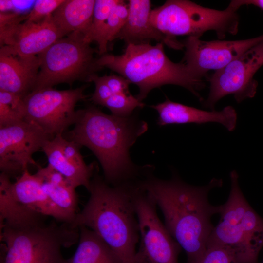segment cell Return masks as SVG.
<instances>
[{
  "label": "cell",
  "mask_w": 263,
  "mask_h": 263,
  "mask_svg": "<svg viewBox=\"0 0 263 263\" xmlns=\"http://www.w3.org/2000/svg\"><path fill=\"white\" fill-rule=\"evenodd\" d=\"M222 179L213 178L207 185L197 187L183 182L174 174L168 180L155 177L151 172L140 182L141 187L161 210L165 226L187 256L188 263H194L207 248L214 226L212 216L219 213L220 206L208 200L214 188L221 187Z\"/></svg>",
  "instance_id": "obj_1"
},
{
  "label": "cell",
  "mask_w": 263,
  "mask_h": 263,
  "mask_svg": "<svg viewBox=\"0 0 263 263\" xmlns=\"http://www.w3.org/2000/svg\"><path fill=\"white\" fill-rule=\"evenodd\" d=\"M148 128V124L135 115L118 117L90 106L78 110L69 140L89 148L102 167L105 181L117 186L139 180L150 169V166H136L129 154Z\"/></svg>",
  "instance_id": "obj_2"
},
{
  "label": "cell",
  "mask_w": 263,
  "mask_h": 263,
  "mask_svg": "<svg viewBox=\"0 0 263 263\" xmlns=\"http://www.w3.org/2000/svg\"><path fill=\"white\" fill-rule=\"evenodd\" d=\"M139 182L112 186L99 174L97 167L91 180L90 197L71 224L95 232L122 263H136L140 234L135 200Z\"/></svg>",
  "instance_id": "obj_3"
},
{
  "label": "cell",
  "mask_w": 263,
  "mask_h": 263,
  "mask_svg": "<svg viewBox=\"0 0 263 263\" xmlns=\"http://www.w3.org/2000/svg\"><path fill=\"white\" fill-rule=\"evenodd\" d=\"M97 63L137 85L139 93L136 97L141 101L152 89L167 84L183 87L200 101L204 100L199 91L204 87V83L193 77L184 63L171 61L162 42L154 45L150 43L128 44L122 54H104L98 58Z\"/></svg>",
  "instance_id": "obj_4"
},
{
  "label": "cell",
  "mask_w": 263,
  "mask_h": 263,
  "mask_svg": "<svg viewBox=\"0 0 263 263\" xmlns=\"http://www.w3.org/2000/svg\"><path fill=\"white\" fill-rule=\"evenodd\" d=\"M231 189L226 202L221 205L219 223L214 226L207 246L227 250L236 263H257L263 246V219L244 197L235 170L230 173Z\"/></svg>",
  "instance_id": "obj_5"
},
{
  "label": "cell",
  "mask_w": 263,
  "mask_h": 263,
  "mask_svg": "<svg viewBox=\"0 0 263 263\" xmlns=\"http://www.w3.org/2000/svg\"><path fill=\"white\" fill-rule=\"evenodd\" d=\"M78 239L79 228L66 223L4 226L0 228V241L6 247L3 263H66L62 248L72 246Z\"/></svg>",
  "instance_id": "obj_6"
},
{
  "label": "cell",
  "mask_w": 263,
  "mask_h": 263,
  "mask_svg": "<svg viewBox=\"0 0 263 263\" xmlns=\"http://www.w3.org/2000/svg\"><path fill=\"white\" fill-rule=\"evenodd\" d=\"M238 9L231 2L226 9L219 10L190 0H168L151 10L150 20L156 29L171 37L186 35L200 38L205 32L213 30L222 39L228 34L237 33Z\"/></svg>",
  "instance_id": "obj_7"
},
{
  "label": "cell",
  "mask_w": 263,
  "mask_h": 263,
  "mask_svg": "<svg viewBox=\"0 0 263 263\" xmlns=\"http://www.w3.org/2000/svg\"><path fill=\"white\" fill-rule=\"evenodd\" d=\"M85 35L73 32L58 39L38 55L39 70L32 91L74 82H89L102 68L94 57L95 49L85 40Z\"/></svg>",
  "instance_id": "obj_8"
},
{
  "label": "cell",
  "mask_w": 263,
  "mask_h": 263,
  "mask_svg": "<svg viewBox=\"0 0 263 263\" xmlns=\"http://www.w3.org/2000/svg\"><path fill=\"white\" fill-rule=\"evenodd\" d=\"M87 85L66 90L47 88L30 92L24 98L25 119L39 126L51 138L75 123L78 110L75 107L87 96Z\"/></svg>",
  "instance_id": "obj_9"
},
{
  "label": "cell",
  "mask_w": 263,
  "mask_h": 263,
  "mask_svg": "<svg viewBox=\"0 0 263 263\" xmlns=\"http://www.w3.org/2000/svg\"><path fill=\"white\" fill-rule=\"evenodd\" d=\"M135 206L140 234L136 263H178L182 248L158 216L155 202L141 186Z\"/></svg>",
  "instance_id": "obj_10"
},
{
  "label": "cell",
  "mask_w": 263,
  "mask_h": 263,
  "mask_svg": "<svg viewBox=\"0 0 263 263\" xmlns=\"http://www.w3.org/2000/svg\"><path fill=\"white\" fill-rule=\"evenodd\" d=\"M263 65V41L252 47L209 78L210 91L204 106L214 110L216 103L228 94H233L238 103L255 95L258 82L254 78Z\"/></svg>",
  "instance_id": "obj_11"
},
{
  "label": "cell",
  "mask_w": 263,
  "mask_h": 263,
  "mask_svg": "<svg viewBox=\"0 0 263 263\" xmlns=\"http://www.w3.org/2000/svg\"><path fill=\"white\" fill-rule=\"evenodd\" d=\"M51 139L39 126L26 119L0 128L1 173L17 178L30 165L38 167L33 155Z\"/></svg>",
  "instance_id": "obj_12"
},
{
  "label": "cell",
  "mask_w": 263,
  "mask_h": 263,
  "mask_svg": "<svg viewBox=\"0 0 263 263\" xmlns=\"http://www.w3.org/2000/svg\"><path fill=\"white\" fill-rule=\"evenodd\" d=\"M263 41V34L238 40L204 41L188 37L183 42L185 53L182 61L195 78L203 81L207 73L219 70Z\"/></svg>",
  "instance_id": "obj_13"
},
{
  "label": "cell",
  "mask_w": 263,
  "mask_h": 263,
  "mask_svg": "<svg viewBox=\"0 0 263 263\" xmlns=\"http://www.w3.org/2000/svg\"><path fill=\"white\" fill-rule=\"evenodd\" d=\"M64 37L51 15L39 22L24 21L0 32V43L21 56H32Z\"/></svg>",
  "instance_id": "obj_14"
},
{
  "label": "cell",
  "mask_w": 263,
  "mask_h": 263,
  "mask_svg": "<svg viewBox=\"0 0 263 263\" xmlns=\"http://www.w3.org/2000/svg\"><path fill=\"white\" fill-rule=\"evenodd\" d=\"M38 56H21L6 46L0 49V90L24 97L31 92L40 67Z\"/></svg>",
  "instance_id": "obj_15"
},
{
  "label": "cell",
  "mask_w": 263,
  "mask_h": 263,
  "mask_svg": "<svg viewBox=\"0 0 263 263\" xmlns=\"http://www.w3.org/2000/svg\"><path fill=\"white\" fill-rule=\"evenodd\" d=\"M151 107L157 111V124L161 126L169 124L216 122L223 125L228 131L232 132L237 124V113L231 106H226L220 111H207L173 102L167 98L165 101Z\"/></svg>",
  "instance_id": "obj_16"
},
{
  "label": "cell",
  "mask_w": 263,
  "mask_h": 263,
  "mask_svg": "<svg viewBox=\"0 0 263 263\" xmlns=\"http://www.w3.org/2000/svg\"><path fill=\"white\" fill-rule=\"evenodd\" d=\"M128 6L126 22L116 38L123 40L127 44L150 43V40H154L174 49L184 48L183 42L163 34L152 25L150 20L152 10L150 0H130Z\"/></svg>",
  "instance_id": "obj_17"
},
{
  "label": "cell",
  "mask_w": 263,
  "mask_h": 263,
  "mask_svg": "<svg viewBox=\"0 0 263 263\" xmlns=\"http://www.w3.org/2000/svg\"><path fill=\"white\" fill-rule=\"evenodd\" d=\"M36 174L44 192L61 215L63 223L71 224L78 213V198L75 188L50 165L38 167Z\"/></svg>",
  "instance_id": "obj_18"
},
{
  "label": "cell",
  "mask_w": 263,
  "mask_h": 263,
  "mask_svg": "<svg viewBox=\"0 0 263 263\" xmlns=\"http://www.w3.org/2000/svg\"><path fill=\"white\" fill-rule=\"evenodd\" d=\"M11 192L16 200L25 206L63 223L61 215L44 192L40 179L36 173L32 174L25 170L14 183L12 182Z\"/></svg>",
  "instance_id": "obj_19"
},
{
  "label": "cell",
  "mask_w": 263,
  "mask_h": 263,
  "mask_svg": "<svg viewBox=\"0 0 263 263\" xmlns=\"http://www.w3.org/2000/svg\"><path fill=\"white\" fill-rule=\"evenodd\" d=\"M10 178L0 174V227L23 228L45 222L44 216L16 200L11 192Z\"/></svg>",
  "instance_id": "obj_20"
},
{
  "label": "cell",
  "mask_w": 263,
  "mask_h": 263,
  "mask_svg": "<svg viewBox=\"0 0 263 263\" xmlns=\"http://www.w3.org/2000/svg\"><path fill=\"white\" fill-rule=\"evenodd\" d=\"M41 150L47 158L48 165L62 174L75 188L83 186L88 191L92 178L98 167L96 163L93 162L86 167H82L65 156L57 135L47 140Z\"/></svg>",
  "instance_id": "obj_21"
},
{
  "label": "cell",
  "mask_w": 263,
  "mask_h": 263,
  "mask_svg": "<svg viewBox=\"0 0 263 263\" xmlns=\"http://www.w3.org/2000/svg\"><path fill=\"white\" fill-rule=\"evenodd\" d=\"M94 0H64L52 14L58 28L66 36L73 32L85 35L91 27Z\"/></svg>",
  "instance_id": "obj_22"
},
{
  "label": "cell",
  "mask_w": 263,
  "mask_h": 263,
  "mask_svg": "<svg viewBox=\"0 0 263 263\" xmlns=\"http://www.w3.org/2000/svg\"><path fill=\"white\" fill-rule=\"evenodd\" d=\"M79 228L77 247L66 263H122L117 254L95 232Z\"/></svg>",
  "instance_id": "obj_23"
},
{
  "label": "cell",
  "mask_w": 263,
  "mask_h": 263,
  "mask_svg": "<svg viewBox=\"0 0 263 263\" xmlns=\"http://www.w3.org/2000/svg\"><path fill=\"white\" fill-rule=\"evenodd\" d=\"M25 119L23 97L0 90V128L15 125Z\"/></svg>",
  "instance_id": "obj_24"
},
{
  "label": "cell",
  "mask_w": 263,
  "mask_h": 263,
  "mask_svg": "<svg viewBox=\"0 0 263 263\" xmlns=\"http://www.w3.org/2000/svg\"><path fill=\"white\" fill-rule=\"evenodd\" d=\"M120 0H96L91 27L85 40L91 43L96 42L99 47L102 43L107 19L113 8Z\"/></svg>",
  "instance_id": "obj_25"
},
{
  "label": "cell",
  "mask_w": 263,
  "mask_h": 263,
  "mask_svg": "<svg viewBox=\"0 0 263 263\" xmlns=\"http://www.w3.org/2000/svg\"><path fill=\"white\" fill-rule=\"evenodd\" d=\"M128 16V4L120 0L112 9L107 19L102 43L98 47V53L100 55L105 54L108 43L116 38L126 22Z\"/></svg>",
  "instance_id": "obj_26"
},
{
  "label": "cell",
  "mask_w": 263,
  "mask_h": 263,
  "mask_svg": "<svg viewBox=\"0 0 263 263\" xmlns=\"http://www.w3.org/2000/svg\"><path fill=\"white\" fill-rule=\"evenodd\" d=\"M103 106L114 116L127 117L131 116L135 109L143 107L144 104L130 93H124L112 94Z\"/></svg>",
  "instance_id": "obj_27"
},
{
  "label": "cell",
  "mask_w": 263,
  "mask_h": 263,
  "mask_svg": "<svg viewBox=\"0 0 263 263\" xmlns=\"http://www.w3.org/2000/svg\"><path fill=\"white\" fill-rule=\"evenodd\" d=\"M64 1V0H38L33 8L25 16V21L32 22H39L49 16Z\"/></svg>",
  "instance_id": "obj_28"
},
{
  "label": "cell",
  "mask_w": 263,
  "mask_h": 263,
  "mask_svg": "<svg viewBox=\"0 0 263 263\" xmlns=\"http://www.w3.org/2000/svg\"><path fill=\"white\" fill-rule=\"evenodd\" d=\"M194 263H236L232 255L226 249L208 246L201 257Z\"/></svg>",
  "instance_id": "obj_29"
},
{
  "label": "cell",
  "mask_w": 263,
  "mask_h": 263,
  "mask_svg": "<svg viewBox=\"0 0 263 263\" xmlns=\"http://www.w3.org/2000/svg\"><path fill=\"white\" fill-rule=\"evenodd\" d=\"M89 82H93L95 90L92 94L91 100L95 104L103 106L105 101L113 94L111 90L105 82L102 76L97 74L92 75Z\"/></svg>",
  "instance_id": "obj_30"
},
{
  "label": "cell",
  "mask_w": 263,
  "mask_h": 263,
  "mask_svg": "<svg viewBox=\"0 0 263 263\" xmlns=\"http://www.w3.org/2000/svg\"><path fill=\"white\" fill-rule=\"evenodd\" d=\"M113 94L130 93L129 86L131 82L121 75H110L102 76Z\"/></svg>",
  "instance_id": "obj_31"
},
{
  "label": "cell",
  "mask_w": 263,
  "mask_h": 263,
  "mask_svg": "<svg viewBox=\"0 0 263 263\" xmlns=\"http://www.w3.org/2000/svg\"><path fill=\"white\" fill-rule=\"evenodd\" d=\"M231 2L238 8L244 5H253L263 10V0H234Z\"/></svg>",
  "instance_id": "obj_32"
},
{
  "label": "cell",
  "mask_w": 263,
  "mask_h": 263,
  "mask_svg": "<svg viewBox=\"0 0 263 263\" xmlns=\"http://www.w3.org/2000/svg\"><path fill=\"white\" fill-rule=\"evenodd\" d=\"M17 4L16 0H0V12H7L9 11L14 10Z\"/></svg>",
  "instance_id": "obj_33"
}]
</instances>
